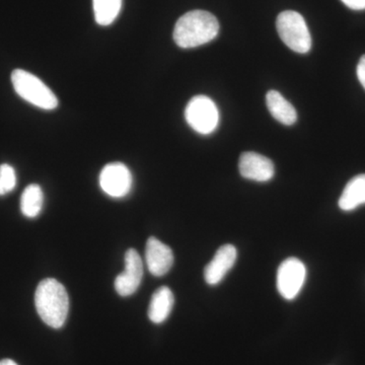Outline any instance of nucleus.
<instances>
[{
	"mask_svg": "<svg viewBox=\"0 0 365 365\" xmlns=\"http://www.w3.org/2000/svg\"><path fill=\"white\" fill-rule=\"evenodd\" d=\"M220 23L212 14L192 11L178 20L174 29V41L184 49L207 44L217 37Z\"/></svg>",
	"mask_w": 365,
	"mask_h": 365,
	"instance_id": "nucleus-1",
	"label": "nucleus"
},
{
	"mask_svg": "<svg viewBox=\"0 0 365 365\" xmlns=\"http://www.w3.org/2000/svg\"><path fill=\"white\" fill-rule=\"evenodd\" d=\"M35 304L43 322L51 328L66 324L69 311V297L66 287L53 278L41 281L35 294Z\"/></svg>",
	"mask_w": 365,
	"mask_h": 365,
	"instance_id": "nucleus-2",
	"label": "nucleus"
},
{
	"mask_svg": "<svg viewBox=\"0 0 365 365\" xmlns=\"http://www.w3.org/2000/svg\"><path fill=\"white\" fill-rule=\"evenodd\" d=\"M11 83L21 98L40 109L54 110L58 106L54 93L30 72L16 69L11 73Z\"/></svg>",
	"mask_w": 365,
	"mask_h": 365,
	"instance_id": "nucleus-3",
	"label": "nucleus"
},
{
	"mask_svg": "<svg viewBox=\"0 0 365 365\" xmlns=\"http://www.w3.org/2000/svg\"><path fill=\"white\" fill-rule=\"evenodd\" d=\"M276 28L282 42L292 51L306 54L311 50L312 37L302 14L287 11L278 16Z\"/></svg>",
	"mask_w": 365,
	"mask_h": 365,
	"instance_id": "nucleus-4",
	"label": "nucleus"
},
{
	"mask_svg": "<svg viewBox=\"0 0 365 365\" xmlns=\"http://www.w3.org/2000/svg\"><path fill=\"white\" fill-rule=\"evenodd\" d=\"M187 123L203 135L212 133L220 124V111L215 103L206 96L192 98L185 110Z\"/></svg>",
	"mask_w": 365,
	"mask_h": 365,
	"instance_id": "nucleus-5",
	"label": "nucleus"
},
{
	"mask_svg": "<svg viewBox=\"0 0 365 365\" xmlns=\"http://www.w3.org/2000/svg\"><path fill=\"white\" fill-rule=\"evenodd\" d=\"M307 278L306 265L299 259L288 258L277 270V289L281 297L294 300L304 287Z\"/></svg>",
	"mask_w": 365,
	"mask_h": 365,
	"instance_id": "nucleus-6",
	"label": "nucleus"
},
{
	"mask_svg": "<svg viewBox=\"0 0 365 365\" xmlns=\"http://www.w3.org/2000/svg\"><path fill=\"white\" fill-rule=\"evenodd\" d=\"M100 185L103 191L113 198L126 196L132 187L130 170L124 163H109L101 172Z\"/></svg>",
	"mask_w": 365,
	"mask_h": 365,
	"instance_id": "nucleus-7",
	"label": "nucleus"
},
{
	"mask_svg": "<svg viewBox=\"0 0 365 365\" xmlns=\"http://www.w3.org/2000/svg\"><path fill=\"white\" fill-rule=\"evenodd\" d=\"M143 277V262L134 249L125 254V269L115 279V289L121 297H129L138 289Z\"/></svg>",
	"mask_w": 365,
	"mask_h": 365,
	"instance_id": "nucleus-8",
	"label": "nucleus"
},
{
	"mask_svg": "<svg viewBox=\"0 0 365 365\" xmlns=\"http://www.w3.org/2000/svg\"><path fill=\"white\" fill-rule=\"evenodd\" d=\"M237 251L232 245H223L216 251L212 260L204 269V279L209 285H217L234 267Z\"/></svg>",
	"mask_w": 365,
	"mask_h": 365,
	"instance_id": "nucleus-9",
	"label": "nucleus"
},
{
	"mask_svg": "<svg viewBox=\"0 0 365 365\" xmlns=\"http://www.w3.org/2000/svg\"><path fill=\"white\" fill-rule=\"evenodd\" d=\"M239 170L245 179L256 182H268L275 174L272 160L260 153H244L240 158Z\"/></svg>",
	"mask_w": 365,
	"mask_h": 365,
	"instance_id": "nucleus-10",
	"label": "nucleus"
},
{
	"mask_svg": "<svg viewBox=\"0 0 365 365\" xmlns=\"http://www.w3.org/2000/svg\"><path fill=\"white\" fill-rule=\"evenodd\" d=\"M145 262L148 271L153 275L160 277L165 275L174 264V254L172 249L157 237H151L146 242Z\"/></svg>",
	"mask_w": 365,
	"mask_h": 365,
	"instance_id": "nucleus-11",
	"label": "nucleus"
},
{
	"mask_svg": "<svg viewBox=\"0 0 365 365\" xmlns=\"http://www.w3.org/2000/svg\"><path fill=\"white\" fill-rule=\"evenodd\" d=\"M174 302V294L169 287L158 288L151 297L150 307H148V318L153 323H163L172 313Z\"/></svg>",
	"mask_w": 365,
	"mask_h": 365,
	"instance_id": "nucleus-12",
	"label": "nucleus"
},
{
	"mask_svg": "<svg viewBox=\"0 0 365 365\" xmlns=\"http://www.w3.org/2000/svg\"><path fill=\"white\" fill-rule=\"evenodd\" d=\"M266 103L274 119L280 123L290 126L297 122V114L294 106L277 91H269L266 96Z\"/></svg>",
	"mask_w": 365,
	"mask_h": 365,
	"instance_id": "nucleus-13",
	"label": "nucleus"
},
{
	"mask_svg": "<svg viewBox=\"0 0 365 365\" xmlns=\"http://www.w3.org/2000/svg\"><path fill=\"white\" fill-rule=\"evenodd\" d=\"M338 204L343 211H352L365 204V174L348 182Z\"/></svg>",
	"mask_w": 365,
	"mask_h": 365,
	"instance_id": "nucleus-14",
	"label": "nucleus"
},
{
	"mask_svg": "<svg viewBox=\"0 0 365 365\" xmlns=\"http://www.w3.org/2000/svg\"><path fill=\"white\" fill-rule=\"evenodd\" d=\"M44 195L39 185H29L21 198V213L29 218H35L42 210Z\"/></svg>",
	"mask_w": 365,
	"mask_h": 365,
	"instance_id": "nucleus-15",
	"label": "nucleus"
},
{
	"mask_svg": "<svg viewBox=\"0 0 365 365\" xmlns=\"http://www.w3.org/2000/svg\"><path fill=\"white\" fill-rule=\"evenodd\" d=\"M96 21L100 26L114 23L121 11L122 0H93Z\"/></svg>",
	"mask_w": 365,
	"mask_h": 365,
	"instance_id": "nucleus-16",
	"label": "nucleus"
},
{
	"mask_svg": "<svg viewBox=\"0 0 365 365\" xmlns=\"http://www.w3.org/2000/svg\"><path fill=\"white\" fill-rule=\"evenodd\" d=\"M16 185V172L11 165H0V196L13 191Z\"/></svg>",
	"mask_w": 365,
	"mask_h": 365,
	"instance_id": "nucleus-17",
	"label": "nucleus"
},
{
	"mask_svg": "<svg viewBox=\"0 0 365 365\" xmlns=\"http://www.w3.org/2000/svg\"><path fill=\"white\" fill-rule=\"evenodd\" d=\"M341 1L353 11H364L365 9V0H341Z\"/></svg>",
	"mask_w": 365,
	"mask_h": 365,
	"instance_id": "nucleus-18",
	"label": "nucleus"
},
{
	"mask_svg": "<svg viewBox=\"0 0 365 365\" xmlns=\"http://www.w3.org/2000/svg\"><path fill=\"white\" fill-rule=\"evenodd\" d=\"M357 78L365 90V55L360 58L357 66Z\"/></svg>",
	"mask_w": 365,
	"mask_h": 365,
	"instance_id": "nucleus-19",
	"label": "nucleus"
},
{
	"mask_svg": "<svg viewBox=\"0 0 365 365\" xmlns=\"http://www.w3.org/2000/svg\"><path fill=\"white\" fill-rule=\"evenodd\" d=\"M0 365H19L11 359H2L0 360Z\"/></svg>",
	"mask_w": 365,
	"mask_h": 365,
	"instance_id": "nucleus-20",
	"label": "nucleus"
}]
</instances>
